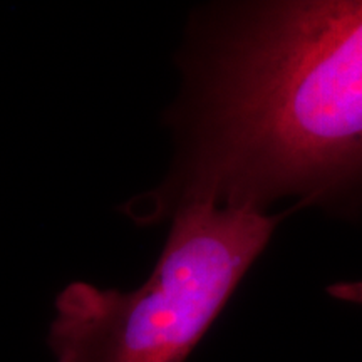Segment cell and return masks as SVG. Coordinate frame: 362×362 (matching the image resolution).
I'll list each match as a JSON object with an SVG mask.
<instances>
[{
  "label": "cell",
  "mask_w": 362,
  "mask_h": 362,
  "mask_svg": "<svg viewBox=\"0 0 362 362\" xmlns=\"http://www.w3.org/2000/svg\"><path fill=\"white\" fill-rule=\"evenodd\" d=\"M329 292L334 297L342 298V300L356 302V304H362V282H346L332 285Z\"/></svg>",
  "instance_id": "3957f363"
},
{
  "label": "cell",
  "mask_w": 362,
  "mask_h": 362,
  "mask_svg": "<svg viewBox=\"0 0 362 362\" xmlns=\"http://www.w3.org/2000/svg\"><path fill=\"white\" fill-rule=\"evenodd\" d=\"M362 189V0L269 2L226 35L203 78L192 146L138 220L187 203L250 206Z\"/></svg>",
  "instance_id": "6da1fadb"
},
{
  "label": "cell",
  "mask_w": 362,
  "mask_h": 362,
  "mask_svg": "<svg viewBox=\"0 0 362 362\" xmlns=\"http://www.w3.org/2000/svg\"><path fill=\"white\" fill-rule=\"evenodd\" d=\"M155 270L129 292L72 282L56 297V362H183L264 252L284 215L181 205Z\"/></svg>",
  "instance_id": "7a4b0ae2"
}]
</instances>
